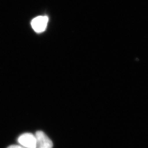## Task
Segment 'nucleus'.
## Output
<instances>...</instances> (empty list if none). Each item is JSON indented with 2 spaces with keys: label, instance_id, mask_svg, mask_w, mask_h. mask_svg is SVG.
<instances>
[{
  "label": "nucleus",
  "instance_id": "obj_3",
  "mask_svg": "<svg viewBox=\"0 0 148 148\" xmlns=\"http://www.w3.org/2000/svg\"><path fill=\"white\" fill-rule=\"evenodd\" d=\"M35 136L36 139V148H52V140L42 131H37Z\"/></svg>",
  "mask_w": 148,
  "mask_h": 148
},
{
  "label": "nucleus",
  "instance_id": "obj_2",
  "mask_svg": "<svg viewBox=\"0 0 148 148\" xmlns=\"http://www.w3.org/2000/svg\"><path fill=\"white\" fill-rule=\"evenodd\" d=\"M18 141L24 148H36V139L35 136L32 133H27L21 134L18 138Z\"/></svg>",
  "mask_w": 148,
  "mask_h": 148
},
{
  "label": "nucleus",
  "instance_id": "obj_1",
  "mask_svg": "<svg viewBox=\"0 0 148 148\" xmlns=\"http://www.w3.org/2000/svg\"><path fill=\"white\" fill-rule=\"evenodd\" d=\"M48 20L47 16H38L32 20L31 22L32 28L37 33L45 32L47 26Z\"/></svg>",
  "mask_w": 148,
  "mask_h": 148
},
{
  "label": "nucleus",
  "instance_id": "obj_4",
  "mask_svg": "<svg viewBox=\"0 0 148 148\" xmlns=\"http://www.w3.org/2000/svg\"><path fill=\"white\" fill-rule=\"evenodd\" d=\"M7 148H23V147H21V146H19V145H11V146H10V147H8Z\"/></svg>",
  "mask_w": 148,
  "mask_h": 148
}]
</instances>
